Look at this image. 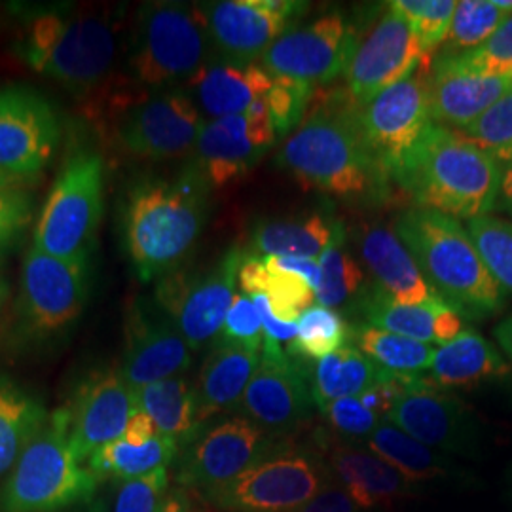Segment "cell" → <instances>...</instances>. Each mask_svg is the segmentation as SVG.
<instances>
[{
    "mask_svg": "<svg viewBox=\"0 0 512 512\" xmlns=\"http://www.w3.org/2000/svg\"><path fill=\"white\" fill-rule=\"evenodd\" d=\"M213 184L198 164L171 179H150L129 190L124 205V243L143 283L175 272L202 236L211 213Z\"/></svg>",
    "mask_w": 512,
    "mask_h": 512,
    "instance_id": "1",
    "label": "cell"
},
{
    "mask_svg": "<svg viewBox=\"0 0 512 512\" xmlns=\"http://www.w3.org/2000/svg\"><path fill=\"white\" fill-rule=\"evenodd\" d=\"M308 116L281 147L285 165L304 188H317L338 198L363 196L382 184L385 169L366 145L361 107L348 90L313 97Z\"/></svg>",
    "mask_w": 512,
    "mask_h": 512,
    "instance_id": "2",
    "label": "cell"
},
{
    "mask_svg": "<svg viewBox=\"0 0 512 512\" xmlns=\"http://www.w3.org/2000/svg\"><path fill=\"white\" fill-rule=\"evenodd\" d=\"M391 177L421 209L473 220L497 205L503 165L463 133L431 122Z\"/></svg>",
    "mask_w": 512,
    "mask_h": 512,
    "instance_id": "3",
    "label": "cell"
},
{
    "mask_svg": "<svg viewBox=\"0 0 512 512\" xmlns=\"http://www.w3.org/2000/svg\"><path fill=\"white\" fill-rule=\"evenodd\" d=\"M395 234L431 289L461 315L482 319L503 310L505 293L458 219L418 207L397 219Z\"/></svg>",
    "mask_w": 512,
    "mask_h": 512,
    "instance_id": "4",
    "label": "cell"
},
{
    "mask_svg": "<svg viewBox=\"0 0 512 512\" xmlns=\"http://www.w3.org/2000/svg\"><path fill=\"white\" fill-rule=\"evenodd\" d=\"M16 52L35 73L84 97L109 80L118 37L105 18L44 12L25 25Z\"/></svg>",
    "mask_w": 512,
    "mask_h": 512,
    "instance_id": "5",
    "label": "cell"
},
{
    "mask_svg": "<svg viewBox=\"0 0 512 512\" xmlns=\"http://www.w3.org/2000/svg\"><path fill=\"white\" fill-rule=\"evenodd\" d=\"M99 478L71 442L69 408H57L27 444L0 490V512H57L86 505Z\"/></svg>",
    "mask_w": 512,
    "mask_h": 512,
    "instance_id": "6",
    "label": "cell"
},
{
    "mask_svg": "<svg viewBox=\"0 0 512 512\" xmlns=\"http://www.w3.org/2000/svg\"><path fill=\"white\" fill-rule=\"evenodd\" d=\"M211 52L200 4L147 2L131 38L129 71L145 92L183 88Z\"/></svg>",
    "mask_w": 512,
    "mask_h": 512,
    "instance_id": "7",
    "label": "cell"
},
{
    "mask_svg": "<svg viewBox=\"0 0 512 512\" xmlns=\"http://www.w3.org/2000/svg\"><path fill=\"white\" fill-rule=\"evenodd\" d=\"M203 116L184 88L118 93L112 103L110 137L129 156L169 160L196 147Z\"/></svg>",
    "mask_w": 512,
    "mask_h": 512,
    "instance_id": "8",
    "label": "cell"
},
{
    "mask_svg": "<svg viewBox=\"0 0 512 512\" xmlns=\"http://www.w3.org/2000/svg\"><path fill=\"white\" fill-rule=\"evenodd\" d=\"M105 162L92 152H76L67 160L38 217L33 247L76 258L92 253V243L103 215Z\"/></svg>",
    "mask_w": 512,
    "mask_h": 512,
    "instance_id": "9",
    "label": "cell"
},
{
    "mask_svg": "<svg viewBox=\"0 0 512 512\" xmlns=\"http://www.w3.org/2000/svg\"><path fill=\"white\" fill-rule=\"evenodd\" d=\"M243 258L245 251L232 247L205 270H175L158 281L154 302L175 323L192 351L219 338L226 313L238 293Z\"/></svg>",
    "mask_w": 512,
    "mask_h": 512,
    "instance_id": "10",
    "label": "cell"
},
{
    "mask_svg": "<svg viewBox=\"0 0 512 512\" xmlns=\"http://www.w3.org/2000/svg\"><path fill=\"white\" fill-rule=\"evenodd\" d=\"M90 255L76 258L31 249L21 270L19 319L25 330L46 338L69 329L88 300Z\"/></svg>",
    "mask_w": 512,
    "mask_h": 512,
    "instance_id": "11",
    "label": "cell"
},
{
    "mask_svg": "<svg viewBox=\"0 0 512 512\" xmlns=\"http://www.w3.org/2000/svg\"><path fill=\"white\" fill-rule=\"evenodd\" d=\"M385 420L446 458H476L482 450L484 431L473 408L421 376L404 389Z\"/></svg>",
    "mask_w": 512,
    "mask_h": 512,
    "instance_id": "12",
    "label": "cell"
},
{
    "mask_svg": "<svg viewBox=\"0 0 512 512\" xmlns=\"http://www.w3.org/2000/svg\"><path fill=\"white\" fill-rule=\"evenodd\" d=\"M329 486L327 467L304 454H279L258 461L209 497L226 511L291 512Z\"/></svg>",
    "mask_w": 512,
    "mask_h": 512,
    "instance_id": "13",
    "label": "cell"
},
{
    "mask_svg": "<svg viewBox=\"0 0 512 512\" xmlns=\"http://www.w3.org/2000/svg\"><path fill=\"white\" fill-rule=\"evenodd\" d=\"M359 38L340 12H330L277 38L258 65L272 78H289L313 90L346 73Z\"/></svg>",
    "mask_w": 512,
    "mask_h": 512,
    "instance_id": "14",
    "label": "cell"
},
{
    "mask_svg": "<svg viewBox=\"0 0 512 512\" xmlns=\"http://www.w3.org/2000/svg\"><path fill=\"white\" fill-rule=\"evenodd\" d=\"M215 57L258 63L308 10L294 0H220L200 4Z\"/></svg>",
    "mask_w": 512,
    "mask_h": 512,
    "instance_id": "15",
    "label": "cell"
},
{
    "mask_svg": "<svg viewBox=\"0 0 512 512\" xmlns=\"http://www.w3.org/2000/svg\"><path fill=\"white\" fill-rule=\"evenodd\" d=\"M270 439L247 418L219 421L183 444L177 480L211 494L268 458Z\"/></svg>",
    "mask_w": 512,
    "mask_h": 512,
    "instance_id": "16",
    "label": "cell"
},
{
    "mask_svg": "<svg viewBox=\"0 0 512 512\" xmlns=\"http://www.w3.org/2000/svg\"><path fill=\"white\" fill-rule=\"evenodd\" d=\"M429 71L431 65H427L423 57L414 74L361 107L366 145L387 175L399 167L431 124Z\"/></svg>",
    "mask_w": 512,
    "mask_h": 512,
    "instance_id": "17",
    "label": "cell"
},
{
    "mask_svg": "<svg viewBox=\"0 0 512 512\" xmlns=\"http://www.w3.org/2000/svg\"><path fill=\"white\" fill-rule=\"evenodd\" d=\"M59 135L46 97L23 86L0 88V173L31 183L50 164Z\"/></svg>",
    "mask_w": 512,
    "mask_h": 512,
    "instance_id": "18",
    "label": "cell"
},
{
    "mask_svg": "<svg viewBox=\"0 0 512 512\" xmlns=\"http://www.w3.org/2000/svg\"><path fill=\"white\" fill-rule=\"evenodd\" d=\"M423 57L414 29L387 8L366 37L359 40L344 73L346 90L359 107H366L380 93L414 74Z\"/></svg>",
    "mask_w": 512,
    "mask_h": 512,
    "instance_id": "19",
    "label": "cell"
},
{
    "mask_svg": "<svg viewBox=\"0 0 512 512\" xmlns=\"http://www.w3.org/2000/svg\"><path fill=\"white\" fill-rule=\"evenodd\" d=\"M313 404L306 368L287 349L264 342L260 365L239 403L247 420L266 433L291 431L308 420Z\"/></svg>",
    "mask_w": 512,
    "mask_h": 512,
    "instance_id": "20",
    "label": "cell"
},
{
    "mask_svg": "<svg viewBox=\"0 0 512 512\" xmlns=\"http://www.w3.org/2000/svg\"><path fill=\"white\" fill-rule=\"evenodd\" d=\"M192 365V349L175 323L156 304L133 302L126 323V349L118 374L137 393L167 378L181 376Z\"/></svg>",
    "mask_w": 512,
    "mask_h": 512,
    "instance_id": "21",
    "label": "cell"
},
{
    "mask_svg": "<svg viewBox=\"0 0 512 512\" xmlns=\"http://www.w3.org/2000/svg\"><path fill=\"white\" fill-rule=\"evenodd\" d=\"M67 408L74 452L88 465L99 448L122 439L129 418L137 412V395L118 370L103 372L80 385Z\"/></svg>",
    "mask_w": 512,
    "mask_h": 512,
    "instance_id": "22",
    "label": "cell"
},
{
    "mask_svg": "<svg viewBox=\"0 0 512 512\" xmlns=\"http://www.w3.org/2000/svg\"><path fill=\"white\" fill-rule=\"evenodd\" d=\"M274 78L258 63H236L211 57L183 88L209 120L241 116L266 97Z\"/></svg>",
    "mask_w": 512,
    "mask_h": 512,
    "instance_id": "23",
    "label": "cell"
},
{
    "mask_svg": "<svg viewBox=\"0 0 512 512\" xmlns=\"http://www.w3.org/2000/svg\"><path fill=\"white\" fill-rule=\"evenodd\" d=\"M429 114L442 128L463 131L512 90L511 78L476 76L433 63L429 71Z\"/></svg>",
    "mask_w": 512,
    "mask_h": 512,
    "instance_id": "24",
    "label": "cell"
},
{
    "mask_svg": "<svg viewBox=\"0 0 512 512\" xmlns=\"http://www.w3.org/2000/svg\"><path fill=\"white\" fill-rule=\"evenodd\" d=\"M359 311L370 327L389 330L429 346H444L465 330L463 315L444 300L423 306H403L378 285L361 294Z\"/></svg>",
    "mask_w": 512,
    "mask_h": 512,
    "instance_id": "25",
    "label": "cell"
},
{
    "mask_svg": "<svg viewBox=\"0 0 512 512\" xmlns=\"http://www.w3.org/2000/svg\"><path fill=\"white\" fill-rule=\"evenodd\" d=\"M260 359L262 349L215 340L194 385L200 423L241 403Z\"/></svg>",
    "mask_w": 512,
    "mask_h": 512,
    "instance_id": "26",
    "label": "cell"
},
{
    "mask_svg": "<svg viewBox=\"0 0 512 512\" xmlns=\"http://www.w3.org/2000/svg\"><path fill=\"white\" fill-rule=\"evenodd\" d=\"M361 255L378 287L403 306H423L442 300L431 289L416 260L408 253L395 232L384 226L368 228L361 236Z\"/></svg>",
    "mask_w": 512,
    "mask_h": 512,
    "instance_id": "27",
    "label": "cell"
},
{
    "mask_svg": "<svg viewBox=\"0 0 512 512\" xmlns=\"http://www.w3.org/2000/svg\"><path fill=\"white\" fill-rule=\"evenodd\" d=\"M194 150L196 164L213 188L243 179L266 154L251 141L245 114L205 120Z\"/></svg>",
    "mask_w": 512,
    "mask_h": 512,
    "instance_id": "28",
    "label": "cell"
},
{
    "mask_svg": "<svg viewBox=\"0 0 512 512\" xmlns=\"http://www.w3.org/2000/svg\"><path fill=\"white\" fill-rule=\"evenodd\" d=\"M330 467L342 490L361 509L387 507L408 494L410 482L370 450L336 446L330 450Z\"/></svg>",
    "mask_w": 512,
    "mask_h": 512,
    "instance_id": "29",
    "label": "cell"
},
{
    "mask_svg": "<svg viewBox=\"0 0 512 512\" xmlns=\"http://www.w3.org/2000/svg\"><path fill=\"white\" fill-rule=\"evenodd\" d=\"M509 365L501 353L476 330L465 329L454 340L435 349L431 365V382L442 389L469 385L501 378Z\"/></svg>",
    "mask_w": 512,
    "mask_h": 512,
    "instance_id": "30",
    "label": "cell"
},
{
    "mask_svg": "<svg viewBox=\"0 0 512 512\" xmlns=\"http://www.w3.org/2000/svg\"><path fill=\"white\" fill-rule=\"evenodd\" d=\"M387 370L370 361L361 349L344 346L329 357L317 361L310 380L313 403L323 410L334 401L361 395L387 378Z\"/></svg>",
    "mask_w": 512,
    "mask_h": 512,
    "instance_id": "31",
    "label": "cell"
},
{
    "mask_svg": "<svg viewBox=\"0 0 512 512\" xmlns=\"http://www.w3.org/2000/svg\"><path fill=\"white\" fill-rule=\"evenodd\" d=\"M338 224H330L323 215L302 219L270 220L258 224L251 236V256H306L319 258L336 239Z\"/></svg>",
    "mask_w": 512,
    "mask_h": 512,
    "instance_id": "32",
    "label": "cell"
},
{
    "mask_svg": "<svg viewBox=\"0 0 512 512\" xmlns=\"http://www.w3.org/2000/svg\"><path fill=\"white\" fill-rule=\"evenodd\" d=\"M238 285L241 293L264 294L275 317L285 323H298L304 311L313 308L317 293L293 274L277 270L264 258L245 253L239 266Z\"/></svg>",
    "mask_w": 512,
    "mask_h": 512,
    "instance_id": "33",
    "label": "cell"
},
{
    "mask_svg": "<svg viewBox=\"0 0 512 512\" xmlns=\"http://www.w3.org/2000/svg\"><path fill=\"white\" fill-rule=\"evenodd\" d=\"M135 395L137 408L152 418L158 433L177 440L181 446L200 429L196 391L183 376L147 385Z\"/></svg>",
    "mask_w": 512,
    "mask_h": 512,
    "instance_id": "34",
    "label": "cell"
},
{
    "mask_svg": "<svg viewBox=\"0 0 512 512\" xmlns=\"http://www.w3.org/2000/svg\"><path fill=\"white\" fill-rule=\"evenodd\" d=\"M368 448L372 454L399 471L410 484L444 478L454 469L450 458L410 437L387 420L382 421L368 437Z\"/></svg>",
    "mask_w": 512,
    "mask_h": 512,
    "instance_id": "35",
    "label": "cell"
},
{
    "mask_svg": "<svg viewBox=\"0 0 512 512\" xmlns=\"http://www.w3.org/2000/svg\"><path fill=\"white\" fill-rule=\"evenodd\" d=\"M46 418L48 412L35 395L0 378V476L14 469Z\"/></svg>",
    "mask_w": 512,
    "mask_h": 512,
    "instance_id": "36",
    "label": "cell"
},
{
    "mask_svg": "<svg viewBox=\"0 0 512 512\" xmlns=\"http://www.w3.org/2000/svg\"><path fill=\"white\" fill-rule=\"evenodd\" d=\"M179 452L181 444L165 435H158L145 446H131L118 439L99 448L88 465L99 480H129L167 467Z\"/></svg>",
    "mask_w": 512,
    "mask_h": 512,
    "instance_id": "37",
    "label": "cell"
},
{
    "mask_svg": "<svg viewBox=\"0 0 512 512\" xmlns=\"http://www.w3.org/2000/svg\"><path fill=\"white\" fill-rule=\"evenodd\" d=\"M351 334L355 348L391 374L420 376L423 370H431L435 348L429 344L370 325H361Z\"/></svg>",
    "mask_w": 512,
    "mask_h": 512,
    "instance_id": "38",
    "label": "cell"
},
{
    "mask_svg": "<svg viewBox=\"0 0 512 512\" xmlns=\"http://www.w3.org/2000/svg\"><path fill=\"white\" fill-rule=\"evenodd\" d=\"M349 336L351 329L338 311L313 306L298 319V336L287 353L317 363L344 348Z\"/></svg>",
    "mask_w": 512,
    "mask_h": 512,
    "instance_id": "39",
    "label": "cell"
},
{
    "mask_svg": "<svg viewBox=\"0 0 512 512\" xmlns=\"http://www.w3.org/2000/svg\"><path fill=\"white\" fill-rule=\"evenodd\" d=\"M511 14L497 8L492 0H459L452 19L446 48L439 55H461L473 52L494 35L499 25Z\"/></svg>",
    "mask_w": 512,
    "mask_h": 512,
    "instance_id": "40",
    "label": "cell"
},
{
    "mask_svg": "<svg viewBox=\"0 0 512 512\" xmlns=\"http://www.w3.org/2000/svg\"><path fill=\"white\" fill-rule=\"evenodd\" d=\"M321 285L317 289V302L323 308L342 306L363 285V270L344 249V232L338 228L336 239L329 249L319 256Z\"/></svg>",
    "mask_w": 512,
    "mask_h": 512,
    "instance_id": "41",
    "label": "cell"
},
{
    "mask_svg": "<svg viewBox=\"0 0 512 512\" xmlns=\"http://www.w3.org/2000/svg\"><path fill=\"white\" fill-rule=\"evenodd\" d=\"M467 232L476 243L501 291L512 296V222L497 217L467 220Z\"/></svg>",
    "mask_w": 512,
    "mask_h": 512,
    "instance_id": "42",
    "label": "cell"
},
{
    "mask_svg": "<svg viewBox=\"0 0 512 512\" xmlns=\"http://www.w3.org/2000/svg\"><path fill=\"white\" fill-rule=\"evenodd\" d=\"M389 10L399 14L420 38L423 54L435 52L450 35L456 0H393Z\"/></svg>",
    "mask_w": 512,
    "mask_h": 512,
    "instance_id": "43",
    "label": "cell"
},
{
    "mask_svg": "<svg viewBox=\"0 0 512 512\" xmlns=\"http://www.w3.org/2000/svg\"><path fill=\"white\" fill-rule=\"evenodd\" d=\"M437 63L461 73L512 80V14L499 25L492 37L473 52L448 57L439 55Z\"/></svg>",
    "mask_w": 512,
    "mask_h": 512,
    "instance_id": "44",
    "label": "cell"
},
{
    "mask_svg": "<svg viewBox=\"0 0 512 512\" xmlns=\"http://www.w3.org/2000/svg\"><path fill=\"white\" fill-rule=\"evenodd\" d=\"M459 133L484 148L499 164L512 165V90L486 110L475 124Z\"/></svg>",
    "mask_w": 512,
    "mask_h": 512,
    "instance_id": "45",
    "label": "cell"
},
{
    "mask_svg": "<svg viewBox=\"0 0 512 512\" xmlns=\"http://www.w3.org/2000/svg\"><path fill=\"white\" fill-rule=\"evenodd\" d=\"M116 490L110 497L105 509L95 505L99 512H158L160 503L167 494L169 471L167 467L156 469L148 475L129 478V480H114Z\"/></svg>",
    "mask_w": 512,
    "mask_h": 512,
    "instance_id": "46",
    "label": "cell"
},
{
    "mask_svg": "<svg viewBox=\"0 0 512 512\" xmlns=\"http://www.w3.org/2000/svg\"><path fill=\"white\" fill-rule=\"evenodd\" d=\"M313 88L308 84L289 80V78H274L272 90L266 93V105L272 116L275 135H289L291 129L300 126L306 116V110L313 101Z\"/></svg>",
    "mask_w": 512,
    "mask_h": 512,
    "instance_id": "47",
    "label": "cell"
},
{
    "mask_svg": "<svg viewBox=\"0 0 512 512\" xmlns=\"http://www.w3.org/2000/svg\"><path fill=\"white\" fill-rule=\"evenodd\" d=\"M217 340L262 349L264 329H262V321H260L255 302L249 294L241 293V291L236 293L234 302L226 313V319H224V325H222Z\"/></svg>",
    "mask_w": 512,
    "mask_h": 512,
    "instance_id": "48",
    "label": "cell"
},
{
    "mask_svg": "<svg viewBox=\"0 0 512 512\" xmlns=\"http://www.w3.org/2000/svg\"><path fill=\"white\" fill-rule=\"evenodd\" d=\"M321 412L338 433L357 439H368L376 431V427L385 420L370 408H366L357 395L334 401Z\"/></svg>",
    "mask_w": 512,
    "mask_h": 512,
    "instance_id": "49",
    "label": "cell"
},
{
    "mask_svg": "<svg viewBox=\"0 0 512 512\" xmlns=\"http://www.w3.org/2000/svg\"><path fill=\"white\" fill-rule=\"evenodd\" d=\"M33 219V198L21 188L0 190V253L25 232Z\"/></svg>",
    "mask_w": 512,
    "mask_h": 512,
    "instance_id": "50",
    "label": "cell"
},
{
    "mask_svg": "<svg viewBox=\"0 0 512 512\" xmlns=\"http://www.w3.org/2000/svg\"><path fill=\"white\" fill-rule=\"evenodd\" d=\"M255 302L256 310L262 321V329H264V342H270L275 346H287L291 348L298 336V323H285L281 319H277L274 311L270 308V302L264 294H255L251 296Z\"/></svg>",
    "mask_w": 512,
    "mask_h": 512,
    "instance_id": "51",
    "label": "cell"
},
{
    "mask_svg": "<svg viewBox=\"0 0 512 512\" xmlns=\"http://www.w3.org/2000/svg\"><path fill=\"white\" fill-rule=\"evenodd\" d=\"M247 126H249V137L256 147L268 152L275 145V129L272 124V116L266 105V99H258L249 110L245 112Z\"/></svg>",
    "mask_w": 512,
    "mask_h": 512,
    "instance_id": "52",
    "label": "cell"
},
{
    "mask_svg": "<svg viewBox=\"0 0 512 512\" xmlns=\"http://www.w3.org/2000/svg\"><path fill=\"white\" fill-rule=\"evenodd\" d=\"M291 512H357V505L342 488H327L306 505Z\"/></svg>",
    "mask_w": 512,
    "mask_h": 512,
    "instance_id": "53",
    "label": "cell"
},
{
    "mask_svg": "<svg viewBox=\"0 0 512 512\" xmlns=\"http://www.w3.org/2000/svg\"><path fill=\"white\" fill-rule=\"evenodd\" d=\"M158 435L160 433H158L156 423L143 410L137 408V412L129 418L122 440L131 446H145L150 440L156 439Z\"/></svg>",
    "mask_w": 512,
    "mask_h": 512,
    "instance_id": "54",
    "label": "cell"
},
{
    "mask_svg": "<svg viewBox=\"0 0 512 512\" xmlns=\"http://www.w3.org/2000/svg\"><path fill=\"white\" fill-rule=\"evenodd\" d=\"M158 512H192L186 495L181 490H171L164 495Z\"/></svg>",
    "mask_w": 512,
    "mask_h": 512,
    "instance_id": "55",
    "label": "cell"
},
{
    "mask_svg": "<svg viewBox=\"0 0 512 512\" xmlns=\"http://www.w3.org/2000/svg\"><path fill=\"white\" fill-rule=\"evenodd\" d=\"M494 336L497 344L505 351V355L509 357V361L512 363V315H509L507 319H503L495 327Z\"/></svg>",
    "mask_w": 512,
    "mask_h": 512,
    "instance_id": "56",
    "label": "cell"
},
{
    "mask_svg": "<svg viewBox=\"0 0 512 512\" xmlns=\"http://www.w3.org/2000/svg\"><path fill=\"white\" fill-rule=\"evenodd\" d=\"M497 205L512 217V165L503 167V181H501Z\"/></svg>",
    "mask_w": 512,
    "mask_h": 512,
    "instance_id": "57",
    "label": "cell"
},
{
    "mask_svg": "<svg viewBox=\"0 0 512 512\" xmlns=\"http://www.w3.org/2000/svg\"><path fill=\"white\" fill-rule=\"evenodd\" d=\"M29 184V181L25 179H19V177H12V175H6V173H0V190H8V188H21Z\"/></svg>",
    "mask_w": 512,
    "mask_h": 512,
    "instance_id": "58",
    "label": "cell"
},
{
    "mask_svg": "<svg viewBox=\"0 0 512 512\" xmlns=\"http://www.w3.org/2000/svg\"><path fill=\"white\" fill-rule=\"evenodd\" d=\"M6 298H8V285H6L4 279H0V308H2V304H4Z\"/></svg>",
    "mask_w": 512,
    "mask_h": 512,
    "instance_id": "59",
    "label": "cell"
},
{
    "mask_svg": "<svg viewBox=\"0 0 512 512\" xmlns=\"http://www.w3.org/2000/svg\"><path fill=\"white\" fill-rule=\"evenodd\" d=\"M90 512H99V511H97V507H95V505H92V507H90Z\"/></svg>",
    "mask_w": 512,
    "mask_h": 512,
    "instance_id": "60",
    "label": "cell"
}]
</instances>
